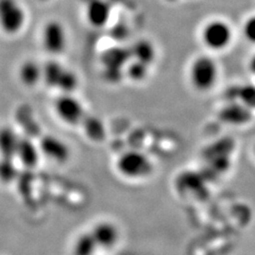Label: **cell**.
I'll return each mask as SVG.
<instances>
[{"instance_id": "obj_6", "label": "cell", "mask_w": 255, "mask_h": 255, "mask_svg": "<svg viewBox=\"0 0 255 255\" xmlns=\"http://www.w3.org/2000/svg\"><path fill=\"white\" fill-rule=\"evenodd\" d=\"M130 59H132L130 49H126L123 47H115L108 49L101 57V62L106 70L105 76L110 81H114V79H117L115 74L121 75V71L126 65L129 64Z\"/></svg>"}, {"instance_id": "obj_18", "label": "cell", "mask_w": 255, "mask_h": 255, "mask_svg": "<svg viewBox=\"0 0 255 255\" xmlns=\"http://www.w3.org/2000/svg\"><path fill=\"white\" fill-rule=\"evenodd\" d=\"M64 70H65V67L62 66L60 63L55 61L48 62L43 68V78L45 82L51 87H58Z\"/></svg>"}, {"instance_id": "obj_21", "label": "cell", "mask_w": 255, "mask_h": 255, "mask_svg": "<svg viewBox=\"0 0 255 255\" xmlns=\"http://www.w3.org/2000/svg\"><path fill=\"white\" fill-rule=\"evenodd\" d=\"M77 87H78V78L76 74L74 71L65 68L60 79V82L58 84L57 89L61 90L65 94H70L71 92H74Z\"/></svg>"}, {"instance_id": "obj_3", "label": "cell", "mask_w": 255, "mask_h": 255, "mask_svg": "<svg viewBox=\"0 0 255 255\" xmlns=\"http://www.w3.org/2000/svg\"><path fill=\"white\" fill-rule=\"evenodd\" d=\"M201 39L210 50L222 51L232 43L233 29L226 20L212 19L202 28Z\"/></svg>"}, {"instance_id": "obj_20", "label": "cell", "mask_w": 255, "mask_h": 255, "mask_svg": "<svg viewBox=\"0 0 255 255\" xmlns=\"http://www.w3.org/2000/svg\"><path fill=\"white\" fill-rule=\"evenodd\" d=\"M236 98L238 102L250 109L251 111L255 110V85L254 84H245L239 86L236 91Z\"/></svg>"}, {"instance_id": "obj_15", "label": "cell", "mask_w": 255, "mask_h": 255, "mask_svg": "<svg viewBox=\"0 0 255 255\" xmlns=\"http://www.w3.org/2000/svg\"><path fill=\"white\" fill-rule=\"evenodd\" d=\"M19 76L23 84L33 86L43 77V68L39 67L38 64L33 61H27L21 65Z\"/></svg>"}, {"instance_id": "obj_24", "label": "cell", "mask_w": 255, "mask_h": 255, "mask_svg": "<svg viewBox=\"0 0 255 255\" xmlns=\"http://www.w3.org/2000/svg\"><path fill=\"white\" fill-rule=\"evenodd\" d=\"M248 66H249L250 73H251L252 75H254V76H255V54L253 55V57L251 58V60L249 61Z\"/></svg>"}, {"instance_id": "obj_14", "label": "cell", "mask_w": 255, "mask_h": 255, "mask_svg": "<svg viewBox=\"0 0 255 255\" xmlns=\"http://www.w3.org/2000/svg\"><path fill=\"white\" fill-rule=\"evenodd\" d=\"M16 155L18 156L20 162L26 167H34L38 162V150L32 140L28 137H20L17 152Z\"/></svg>"}, {"instance_id": "obj_7", "label": "cell", "mask_w": 255, "mask_h": 255, "mask_svg": "<svg viewBox=\"0 0 255 255\" xmlns=\"http://www.w3.org/2000/svg\"><path fill=\"white\" fill-rule=\"evenodd\" d=\"M43 44L45 49L51 54H60L65 50L67 36L62 23L57 20L47 23L43 31Z\"/></svg>"}, {"instance_id": "obj_25", "label": "cell", "mask_w": 255, "mask_h": 255, "mask_svg": "<svg viewBox=\"0 0 255 255\" xmlns=\"http://www.w3.org/2000/svg\"><path fill=\"white\" fill-rule=\"evenodd\" d=\"M254 154H255V146H254Z\"/></svg>"}, {"instance_id": "obj_9", "label": "cell", "mask_w": 255, "mask_h": 255, "mask_svg": "<svg viewBox=\"0 0 255 255\" xmlns=\"http://www.w3.org/2000/svg\"><path fill=\"white\" fill-rule=\"evenodd\" d=\"M39 149L47 157L58 163L66 162L69 157L68 146L52 135H46L42 138L41 143H39Z\"/></svg>"}, {"instance_id": "obj_26", "label": "cell", "mask_w": 255, "mask_h": 255, "mask_svg": "<svg viewBox=\"0 0 255 255\" xmlns=\"http://www.w3.org/2000/svg\"><path fill=\"white\" fill-rule=\"evenodd\" d=\"M42 1H47V0H42Z\"/></svg>"}, {"instance_id": "obj_8", "label": "cell", "mask_w": 255, "mask_h": 255, "mask_svg": "<svg viewBox=\"0 0 255 255\" xmlns=\"http://www.w3.org/2000/svg\"><path fill=\"white\" fill-rule=\"evenodd\" d=\"M91 233L98 248L102 249H112L117 245L121 237L115 223L107 220L96 223Z\"/></svg>"}, {"instance_id": "obj_4", "label": "cell", "mask_w": 255, "mask_h": 255, "mask_svg": "<svg viewBox=\"0 0 255 255\" xmlns=\"http://www.w3.org/2000/svg\"><path fill=\"white\" fill-rule=\"evenodd\" d=\"M25 23V12L17 0H0V27L6 33L14 34Z\"/></svg>"}, {"instance_id": "obj_17", "label": "cell", "mask_w": 255, "mask_h": 255, "mask_svg": "<svg viewBox=\"0 0 255 255\" xmlns=\"http://www.w3.org/2000/svg\"><path fill=\"white\" fill-rule=\"evenodd\" d=\"M98 246L91 232L80 235L74 246V255H94Z\"/></svg>"}, {"instance_id": "obj_1", "label": "cell", "mask_w": 255, "mask_h": 255, "mask_svg": "<svg viewBox=\"0 0 255 255\" xmlns=\"http://www.w3.org/2000/svg\"><path fill=\"white\" fill-rule=\"evenodd\" d=\"M189 82L199 93L213 90L219 78L218 64L210 55H199L189 66Z\"/></svg>"}, {"instance_id": "obj_19", "label": "cell", "mask_w": 255, "mask_h": 255, "mask_svg": "<svg viewBox=\"0 0 255 255\" xmlns=\"http://www.w3.org/2000/svg\"><path fill=\"white\" fill-rule=\"evenodd\" d=\"M128 78L133 82H141L145 80L149 73V66L141 62L132 60L126 67Z\"/></svg>"}, {"instance_id": "obj_23", "label": "cell", "mask_w": 255, "mask_h": 255, "mask_svg": "<svg viewBox=\"0 0 255 255\" xmlns=\"http://www.w3.org/2000/svg\"><path fill=\"white\" fill-rule=\"evenodd\" d=\"M243 35L251 44L255 45V15L247 18L243 25Z\"/></svg>"}, {"instance_id": "obj_10", "label": "cell", "mask_w": 255, "mask_h": 255, "mask_svg": "<svg viewBox=\"0 0 255 255\" xmlns=\"http://www.w3.org/2000/svg\"><path fill=\"white\" fill-rule=\"evenodd\" d=\"M252 118V111L241 102H231L220 111V121L229 125L242 126L249 123Z\"/></svg>"}, {"instance_id": "obj_11", "label": "cell", "mask_w": 255, "mask_h": 255, "mask_svg": "<svg viewBox=\"0 0 255 255\" xmlns=\"http://www.w3.org/2000/svg\"><path fill=\"white\" fill-rule=\"evenodd\" d=\"M111 16V6L105 0H91L87 4L86 17L94 27L107 25Z\"/></svg>"}, {"instance_id": "obj_5", "label": "cell", "mask_w": 255, "mask_h": 255, "mask_svg": "<svg viewBox=\"0 0 255 255\" xmlns=\"http://www.w3.org/2000/svg\"><path fill=\"white\" fill-rule=\"evenodd\" d=\"M55 111L63 122L73 126L81 124L86 115L82 103L70 94L58 98L55 101Z\"/></svg>"}, {"instance_id": "obj_12", "label": "cell", "mask_w": 255, "mask_h": 255, "mask_svg": "<svg viewBox=\"0 0 255 255\" xmlns=\"http://www.w3.org/2000/svg\"><path fill=\"white\" fill-rule=\"evenodd\" d=\"M132 60L141 62L146 65L150 66L155 60L156 52L153 43H151L148 39H138L135 42L130 48Z\"/></svg>"}, {"instance_id": "obj_2", "label": "cell", "mask_w": 255, "mask_h": 255, "mask_svg": "<svg viewBox=\"0 0 255 255\" xmlns=\"http://www.w3.org/2000/svg\"><path fill=\"white\" fill-rule=\"evenodd\" d=\"M116 169L124 178L141 180L152 174L153 164L139 151H127L117 158Z\"/></svg>"}, {"instance_id": "obj_16", "label": "cell", "mask_w": 255, "mask_h": 255, "mask_svg": "<svg viewBox=\"0 0 255 255\" xmlns=\"http://www.w3.org/2000/svg\"><path fill=\"white\" fill-rule=\"evenodd\" d=\"M84 127V131L87 136L94 141H100L106 136V129L99 118L85 115L83 122L81 123Z\"/></svg>"}, {"instance_id": "obj_22", "label": "cell", "mask_w": 255, "mask_h": 255, "mask_svg": "<svg viewBox=\"0 0 255 255\" xmlns=\"http://www.w3.org/2000/svg\"><path fill=\"white\" fill-rule=\"evenodd\" d=\"M16 168L13 158H3L0 161V180L9 183L16 177Z\"/></svg>"}, {"instance_id": "obj_13", "label": "cell", "mask_w": 255, "mask_h": 255, "mask_svg": "<svg viewBox=\"0 0 255 255\" xmlns=\"http://www.w3.org/2000/svg\"><path fill=\"white\" fill-rule=\"evenodd\" d=\"M19 138L12 128L0 129V154L3 158H13L16 155Z\"/></svg>"}]
</instances>
